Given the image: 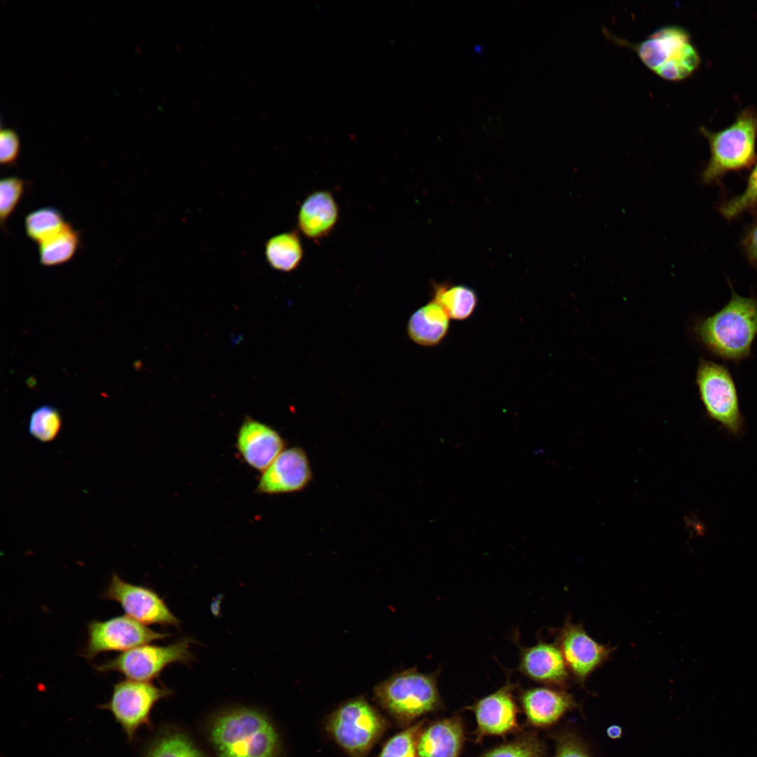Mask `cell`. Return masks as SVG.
Instances as JSON below:
<instances>
[{"mask_svg":"<svg viewBox=\"0 0 757 757\" xmlns=\"http://www.w3.org/2000/svg\"><path fill=\"white\" fill-rule=\"evenodd\" d=\"M521 702L528 721L537 726L550 725L577 707L570 694L549 688L525 691Z\"/></svg>","mask_w":757,"mask_h":757,"instance_id":"ac0fdd59","label":"cell"},{"mask_svg":"<svg viewBox=\"0 0 757 757\" xmlns=\"http://www.w3.org/2000/svg\"><path fill=\"white\" fill-rule=\"evenodd\" d=\"M28 182L17 176H8L0 181V222L7 232L6 224L25 194Z\"/></svg>","mask_w":757,"mask_h":757,"instance_id":"83f0119b","label":"cell"},{"mask_svg":"<svg viewBox=\"0 0 757 757\" xmlns=\"http://www.w3.org/2000/svg\"><path fill=\"white\" fill-rule=\"evenodd\" d=\"M144 757L203 756L186 737L179 734H170L156 739L149 747Z\"/></svg>","mask_w":757,"mask_h":757,"instance_id":"4316f807","label":"cell"},{"mask_svg":"<svg viewBox=\"0 0 757 757\" xmlns=\"http://www.w3.org/2000/svg\"><path fill=\"white\" fill-rule=\"evenodd\" d=\"M87 632L82 655L88 660L103 653L125 652L169 636L167 633L151 629L128 615L116 616L104 621L93 620L88 622Z\"/></svg>","mask_w":757,"mask_h":757,"instance_id":"9c48e42d","label":"cell"},{"mask_svg":"<svg viewBox=\"0 0 757 757\" xmlns=\"http://www.w3.org/2000/svg\"><path fill=\"white\" fill-rule=\"evenodd\" d=\"M519 669L530 678L545 683L563 684L568 677L560 649L547 643L523 649Z\"/></svg>","mask_w":757,"mask_h":757,"instance_id":"e0dca14e","label":"cell"},{"mask_svg":"<svg viewBox=\"0 0 757 757\" xmlns=\"http://www.w3.org/2000/svg\"><path fill=\"white\" fill-rule=\"evenodd\" d=\"M554 757H592L583 742L575 734L567 732L558 739Z\"/></svg>","mask_w":757,"mask_h":757,"instance_id":"1f68e13d","label":"cell"},{"mask_svg":"<svg viewBox=\"0 0 757 757\" xmlns=\"http://www.w3.org/2000/svg\"><path fill=\"white\" fill-rule=\"evenodd\" d=\"M463 742V729L458 718L434 723L418 737V757H458Z\"/></svg>","mask_w":757,"mask_h":757,"instance_id":"d6986e66","label":"cell"},{"mask_svg":"<svg viewBox=\"0 0 757 757\" xmlns=\"http://www.w3.org/2000/svg\"><path fill=\"white\" fill-rule=\"evenodd\" d=\"M559 648L567 669L583 681L608 657L611 648L591 638L582 627L570 622L561 629Z\"/></svg>","mask_w":757,"mask_h":757,"instance_id":"4fadbf2b","label":"cell"},{"mask_svg":"<svg viewBox=\"0 0 757 757\" xmlns=\"http://www.w3.org/2000/svg\"><path fill=\"white\" fill-rule=\"evenodd\" d=\"M383 728L380 716L361 699L350 701L339 708L329 723V729L336 742L357 756L369 751Z\"/></svg>","mask_w":757,"mask_h":757,"instance_id":"30bf717a","label":"cell"},{"mask_svg":"<svg viewBox=\"0 0 757 757\" xmlns=\"http://www.w3.org/2000/svg\"><path fill=\"white\" fill-rule=\"evenodd\" d=\"M81 240V231L68 222L60 232L38 245L40 264L52 267L69 261L77 252Z\"/></svg>","mask_w":757,"mask_h":757,"instance_id":"7402d4cb","label":"cell"},{"mask_svg":"<svg viewBox=\"0 0 757 757\" xmlns=\"http://www.w3.org/2000/svg\"><path fill=\"white\" fill-rule=\"evenodd\" d=\"M700 131L710 149L709 159L701 175L703 184L718 183L728 172L749 169L757 162L755 109H743L735 121L723 130L711 131L702 127Z\"/></svg>","mask_w":757,"mask_h":757,"instance_id":"7a4b0ae2","label":"cell"},{"mask_svg":"<svg viewBox=\"0 0 757 757\" xmlns=\"http://www.w3.org/2000/svg\"><path fill=\"white\" fill-rule=\"evenodd\" d=\"M313 478L306 451L298 446L284 449L263 472L257 490L265 494L297 492L305 489Z\"/></svg>","mask_w":757,"mask_h":757,"instance_id":"7c38bea8","label":"cell"},{"mask_svg":"<svg viewBox=\"0 0 757 757\" xmlns=\"http://www.w3.org/2000/svg\"><path fill=\"white\" fill-rule=\"evenodd\" d=\"M446 312L449 318L463 320L474 312L477 298L475 292L463 285H437L432 299Z\"/></svg>","mask_w":757,"mask_h":757,"instance_id":"603a6c76","label":"cell"},{"mask_svg":"<svg viewBox=\"0 0 757 757\" xmlns=\"http://www.w3.org/2000/svg\"><path fill=\"white\" fill-rule=\"evenodd\" d=\"M757 208V162L752 167L743 191L722 202L718 212L726 220L732 221L746 212Z\"/></svg>","mask_w":757,"mask_h":757,"instance_id":"d4e9b609","label":"cell"},{"mask_svg":"<svg viewBox=\"0 0 757 757\" xmlns=\"http://www.w3.org/2000/svg\"><path fill=\"white\" fill-rule=\"evenodd\" d=\"M543 746L533 737H526L501 745L483 757H542Z\"/></svg>","mask_w":757,"mask_h":757,"instance_id":"f546056e","label":"cell"},{"mask_svg":"<svg viewBox=\"0 0 757 757\" xmlns=\"http://www.w3.org/2000/svg\"><path fill=\"white\" fill-rule=\"evenodd\" d=\"M265 257L270 266L276 271L285 273L294 271L304 257L299 236L296 231L273 236L265 244Z\"/></svg>","mask_w":757,"mask_h":757,"instance_id":"44dd1931","label":"cell"},{"mask_svg":"<svg viewBox=\"0 0 757 757\" xmlns=\"http://www.w3.org/2000/svg\"><path fill=\"white\" fill-rule=\"evenodd\" d=\"M236 446L249 465L264 472L284 450L285 440L272 427L247 418L238 430Z\"/></svg>","mask_w":757,"mask_h":757,"instance_id":"5bb4252c","label":"cell"},{"mask_svg":"<svg viewBox=\"0 0 757 757\" xmlns=\"http://www.w3.org/2000/svg\"><path fill=\"white\" fill-rule=\"evenodd\" d=\"M695 383L707 416L728 432L739 437L744 428L739 395L730 370L721 364L701 357Z\"/></svg>","mask_w":757,"mask_h":757,"instance_id":"5b68a950","label":"cell"},{"mask_svg":"<svg viewBox=\"0 0 757 757\" xmlns=\"http://www.w3.org/2000/svg\"><path fill=\"white\" fill-rule=\"evenodd\" d=\"M67 224L62 212L52 206L36 209L28 213L24 220L27 236L38 245L60 232Z\"/></svg>","mask_w":757,"mask_h":757,"instance_id":"cb8c5ba5","label":"cell"},{"mask_svg":"<svg viewBox=\"0 0 757 757\" xmlns=\"http://www.w3.org/2000/svg\"><path fill=\"white\" fill-rule=\"evenodd\" d=\"M376 699L400 718L410 720L433 711L440 700L436 674L411 668L396 673L375 687Z\"/></svg>","mask_w":757,"mask_h":757,"instance_id":"8992f818","label":"cell"},{"mask_svg":"<svg viewBox=\"0 0 757 757\" xmlns=\"http://www.w3.org/2000/svg\"><path fill=\"white\" fill-rule=\"evenodd\" d=\"M740 247L746 260L757 268V214L746 228L740 240Z\"/></svg>","mask_w":757,"mask_h":757,"instance_id":"d6a6232c","label":"cell"},{"mask_svg":"<svg viewBox=\"0 0 757 757\" xmlns=\"http://www.w3.org/2000/svg\"><path fill=\"white\" fill-rule=\"evenodd\" d=\"M20 151V140L17 132L11 128H2L0 132V163L5 166L15 165Z\"/></svg>","mask_w":757,"mask_h":757,"instance_id":"4dcf8cb0","label":"cell"},{"mask_svg":"<svg viewBox=\"0 0 757 757\" xmlns=\"http://www.w3.org/2000/svg\"><path fill=\"white\" fill-rule=\"evenodd\" d=\"M473 709L479 735H501L517 726V707L509 686L481 699Z\"/></svg>","mask_w":757,"mask_h":757,"instance_id":"2e32d148","label":"cell"},{"mask_svg":"<svg viewBox=\"0 0 757 757\" xmlns=\"http://www.w3.org/2000/svg\"><path fill=\"white\" fill-rule=\"evenodd\" d=\"M218 757H275L277 733L261 714L239 709L220 716L212 728Z\"/></svg>","mask_w":757,"mask_h":757,"instance_id":"277c9868","label":"cell"},{"mask_svg":"<svg viewBox=\"0 0 757 757\" xmlns=\"http://www.w3.org/2000/svg\"><path fill=\"white\" fill-rule=\"evenodd\" d=\"M190 640L185 639L165 646L146 643L122 652L94 667L101 672H118L128 679L149 681L167 666L190 660Z\"/></svg>","mask_w":757,"mask_h":757,"instance_id":"52a82bcc","label":"cell"},{"mask_svg":"<svg viewBox=\"0 0 757 757\" xmlns=\"http://www.w3.org/2000/svg\"><path fill=\"white\" fill-rule=\"evenodd\" d=\"M421 725L418 723L392 737L385 744L379 757H416Z\"/></svg>","mask_w":757,"mask_h":757,"instance_id":"f1b7e54d","label":"cell"},{"mask_svg":"<svg viewBox=\"0 0 757 757\" xmlns=\"http://www.w3.org/2000/svg\"><path fill=\"white\" fill-rule=\"evenodd\" d=\"M168 694L169 690L149 681L127 678L114 685L110 698L100 708L111 713L128 739L132 741L137 730L149 723L154 705Z\"/></svg>","mask_w":757,"mask_h":757,"instance_id":"ba28073f","label":"cell"},{"mask_svg":"<svg viewBox=\"0 0 757 757\" xmlns=\"http://www.w3.org/2000/svg\"><path fill=\"white\" fill-rule=\"evenodd\" d=\"M622 728L618 725H610L606 730L607 735L612 739H616L621 737Z\"/></svg>","mask_w":757,"mask_h":757,"instance_id":"836d02e7","label":"cell"},{"mask_svg":"<svg viewBox=\"0 0 757 757\" xmlns=\"http://www.w3.org/2000/svg\"><path fill=\"white\" fill-rule=\"evenodd\" d=\"M102 598L120 604L126 615L143 625H176L179 620L154 590L113 573Z\"/></svg>","mask_w":757,"mask_h":757,"instance_id":"8fae6325","label":"cell"},{"mask_svg":"<svg viewBox=\"0 0 757 757\" xmlns=\"http://www.w3.org/2000/svg\"><path fill=\"white\" fill-rule=\"evenodd\" d=\"M449 327V316L432 300L411 315L407 330L409 337L414 343L423 346H433L443 340Z\"/></svg>","mask_w":757,"mask_h":757,"instance_id":"ffe728a7","label":"cell"},{"mask_svg":"<svg viewBox=\"0 0 757 757\" xmlns=\"http://www.w3.org/2000/svg\"><path fill=\"white\" fill-rule=\"evenodd\" d=\"M339 219L338 204L328 191H316L303 201L297 215V227L307 238L318 240L328 236Z\"/></svg>","mask_w":757,"mask_h":757,"instance_id":"9a60e30c","label":"cell"},{"mask_svg":"<svg viewBox=\"0 0 757 757\" xmlns=\"http://www.w3.org/2000/svg\"><path fill=\"white\" fill-rule=\"evenodd\" d=\"M61 425L62 418L58 409L52 405L43 404L32 413L29 432L36 439L48 442L56 437Z\"/></svg>","mask_w":757,"mask_h":757,"instance_id":"484cf974","label":"cell"},{"mask_svg":"<svg viewBox=\"0 0 757 757\" xmlns=\"http://www.w3.org/2000/svg\"><path fill=\"white\" fill-rule=\"evenodd\" d=\"M606 34L619 44L630 47L648 69L668 81L686 79L700 62L689 33L678 25L663 26L639 43H631L612 36L609 33Z\"/></svg>","mask_w":757,"mask_h":757,"instance_id":"3957f363","label":"cell"},{"mask_svg":"<svg viewBox=\"0 0 757 757\" xmlns=\"http://www.w3.org/2000/svg\"><path fill=\"white\" fill-rule=\"evenodd\" d=\"M728 303L715 313L695 322L697 342L712 355L739 362L751 355L757 338V297L738 294L730 284Z\"/></svg>","mask_w":757,"mask_h":757,"instance_id":"6da1fadb","label":"cell"}]
</instances>
